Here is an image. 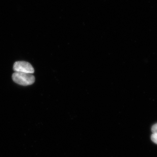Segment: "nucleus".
<instances>
[{"mask_svg":"<svg viewBox=\"0 0 157 157\" xmlns=\"http://www.w3.org/2000/svg\"><path fill=\"white\" fill-rule=\"evenodd\" d=\"M12 78L15 83L23 86L31 85L35 81V76L31 73L14 72Z\"/></svg>","mask_w":157,"mask_h":157,"instance_id":"obj_1","label":"nucleus"},{"mask_svg":"<svg viewBox=\"0 0 157 157\" xmlns=\"http://www.w3.org/2000/svg\"><path fill=\"white\" fill-rule=\"evenodd\" d=\"M151 131L152 133L151 136V140L153 142L157 144V123L152 127Z\"/></svg>","mask_w":157,"mask_h":157,"instance_id":"obj_3","label":"nucleus"},{"mask_svg":"<svg viewBox=\"0 0 157 157\" xmlns=\"http://www.w3.org/2000/svg\"><path fill=\"white\" fill-rule=\"evenodd\" d=\"M14 72L31 73H34V69L30 63L25 61L15 62L13 66Z\"/></svg>","mask_w":157,"mask_h":157,"instance_id":"obj_2","label":"nucleus"}]
</instances>
